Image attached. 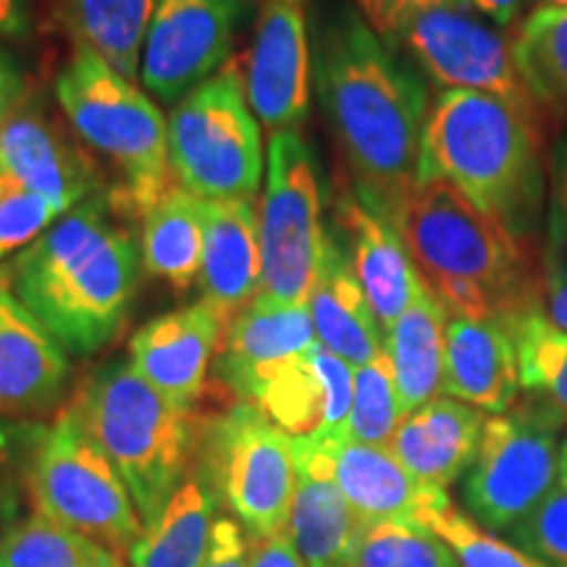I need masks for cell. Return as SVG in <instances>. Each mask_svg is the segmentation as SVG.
Masks as SVG:
<instances>
[{"label":"cell","instance_id":"6da1fadb","mask_svg":"<svg viewBox=\"0 0 567 567\" xmlns=\"http://www.w3.org/2000/svg\"><path fill=\"white\" fill-rule=\"evenodd\" d=\"M313 87L368 208L400 224L421 172L425 92L363 13L326 9L310 27Z\"/></svg>","mask_w":567,"mask_h":567},{"label":"cell","instance_id":"7a4b0ae2","mask_svg":"<svg viewBox=\"0 0 567 567\" xmlns=\"http://www.w3.org/2000/svg\"><path fill=\"white\" fill-rule=\"evenodd\" d=\"M396 229L423 284L450 316L505 326L542 316V239L517 237L452 184H417Z\"/></svg>","mask_w":567,"mask_h":567},{"label":"cell","instance_id":"3957f363","mask_svg":"<svg viewBox=\"0 0 567 567\" xmlns=\"http://www.w3.org/2000/svg\"><path fill=\"white\" fill-rule=\"evenodd\" d=\"M142 250L90 197L19 252L11 287L69 354L87 358L116 339L140 287Z\"/></svg>","mask_w":567,"mask_h":567},{"label":"cell","instance_id":"277c9868","mask_svg":"<svg viewBox=\"0 0 567 567\" xmlns=\"http://www.w3.org/2000/svg\"><path fill=\"white\" fill-rule=\"evenodd\" d=\"M547 155V132L515 105L484 92L444 90L425 116L417 184H452L517 237L538 239Z\"/></svg>","mask_w":567,"mask_h":567},{"label":"cell","instance_id":"5b68a950","mask_svg":"<svg viewBox=\"0 0 567 567\" xmlns=\"http://www.w3.org/2000/svg\"><path fill=\"white\" fill-rule=\"evenodd\" d=\"M71 408L124 478L142 526L158 520L195 467L203 429L193 410L168 402L130 360L92 373Z\"/></svg>","mask_w":567,"mask_h":567},{"label":"cell","instance_id":"8992f818","mask_svg":"<svg viewBox=\"0 0 567 567\" xmlns=\"http://www.w3.org/2000/svg\"><path fill=\"white\" fill-rule=\"evenodd\" d=\"M55 101L71 130L122 174L113 205L145 216L172 187L168 118L158 105L84 45L55 76Z\"/></svg>","mask_w":567,"mask_h":567},{"label":"cell","instance_id":"52a82bcc","mask_svg":"<svg viewBox=\"0 0 567 567\" xmlns=\"http://www.w3.org/2000/svg\"><path fill=\"white\" fill-rule=\"evenodd\" d=\"M168 163L205 203L252 200L264 179V140L237 61L197 84L168 116Z\"/></svg>","mask_w":567,"mask_h":567},{"label":"cell","instance_id":"ba28073f","mask_svg":"<svg viewBox=\"0 0 567 567\" xmlns=\"http://www.w3.org/2000/svg\"><path fill=\"white\" fill-rule=\"evenodd\" d=\"M30 492L40 515L116 555H130L145 528L124 478L71 405L42 431L32 457Z\"/></svg>","mask_w":567,"mask_h":567},{"label":"cell","instance_id":"9c48e42d","mask_svg":"<svg viewBox=\"0 0 567 567\" xmlns=\"http://www.w3.org/2000/svg\"><path fill=\"white\" fill-rule=\"evenodd\" d=\"M195 471L250 536L287 530L297 484L295 439L252 402H237L205 425Z\"/></svg>","mask_w":567,"mask_h":567},{"label":"cell","instance_id":"30bf717a","mask_svg":"<svg viewBox=\"0 0 567 567\" xmlns=\"http://www.w3.org/2000/svg\"><path fill=\"white\" fill-rule=\"evenodd\" d=\"M567 417L547 400H528L488 417L465 476V505L492 530L513 528L555 486L557 434Z\"/></svg>","mask_w":567,"mask_h":567},{"label":"cell","instance_id":"8fae6325","mask_svg":"<svg viewBox=\"0 0 567 567\" xmlns=\"http://www.w3.org/2000/svg\"><path fill=\"white\" fill-rule=\"evenodd\" d=\"M323 239L321 184L313 151L300 130L271 132L260 208V292L284 302H308Z\"/></svg>","mask_w":567,"mask_h":567},{"label":"cell","instance_id":"7c38bea8","mask_svg":"<svg viewBox=\"0 0 567 567\" xmlns=\"http://www.w3.org/2000/svg\"><path fill=\"white\" fill-rule=\"evenodd\" d=\"M396 42H402L425 74L446 90L502 97L549 134L547 122L517 74L509 40L499 27L478 19L473 9L425 11L410 21Z\"/></svg>","mask_w":567,"mask_h":567},{"label":"cell","instance_id":"4fadbf2b","mask_svg":"<svg viewBox=\"0 0 567 567\" xmlns=\"http://www.w3.org/2000/svg\"><path fill=\"white\" fill-rule=\"evenodd\" d=\"M239 0H161L155 9L140 76L163 103H179L229 63Z\"/></svg>","mask_w":567,"mask_h":567},{"label":"cell","instance_id":"5bb4252c","mask_svg":"<svg viewBox=\"0 0 567 567\" xmlns=\"http://www.w3.org/2000/svg\"><path fill=\"white\" fill-rule=\"evenodd\" d=\"M310 0H266L247 53L245 90L268 132L300 130L313 92Z\"/></svg>","mask_w":567,"mask_h":567},{"label":"cell","instance_id":"9a60e30c","mask_svg":"<svg viewBox=\"0 0 567 567\" xmlns=\"http://www.w3.org/2000/svg\"><path fill=\"white\" fill-rule=\"evenodd\" d=\"M239 394L264 410L284 434L339 444L347 439L354 368L316 344L313 350L255 375Z\"/></svg>","mask_w":567,"mask_h":567},{"label":"cell","instance_id":"2e32d148","mask_svg":"<svg viewBox=\"0 0 567 567\" xmlns=\"http://www.w3.org/2000/svg\"><path fill=\"white\" fill-rule=\"evenodd\" d=\"M69 381V358L0 268V417H38L59 405Z\"/></svg>","mask_w":567,"mask_h":567},{"label":"cell","instance_id":"e0dca14e","mask_svg":"<svg viewBox=\"0 0 567 567\" xmlns=\"http://www.w3.org/2000/svg\"><path fill=\"white\" fill-rule=\"evenodd\" d=\"M0 174L63 213L97 195L95 166L42 109L19 105L0 126Z\"/></svg>","mask_w":567,"mask_h":567},{"label":"cell","instance_id":"ac0fdd59","mask_svg":"<svg viewBox=\"0 0 567 567\" xmlns=\"http://www.w3.org/2000/svg\"><path fill=\"white\" fill-rule=\"evenodd\" d=\"M226 326L200 302L147 321L130 342V363L176 408L193 410Z\"/></svg>","mask_w":567,"mask_h":567},{"label":"cell","instance_id":"d6986e66","mask_svg":"<svg viewBox=\"0 0 567 567\" xmlns=\"http://www.w3.org/2000/svg\"><path fill=\"white\" fill-rule=\"evenodd\" d=\"M297 484L287 534L308 567H350L363 523L331 471L329 444L295 439Z\"/></svg>","mask_w":567,"mask_h":567},{"label":"cell","instance_id":"ffe728a7","mask_svg":"<svg viewBox=\"0 0 567 567\" xmlns=\"http://www.w3.org/2000/svg\"><path fill=\"white\" fill-rule=\"evenodd\" d=\"M337 226L350 245L347 260L371 302L375 321L386 334V329H392L423 289V279L410 258L405 239L396 226L368 208L358 193L339 197Z\"/></svg>","mask_w":567,"mask_h":567},{"label":"cell","instance_id":"44dd1931","mask_svg":"<svg viewBox=\"0 0 567 567\" xmlns=\"http://www.w3.org/2000/svg\"><path fill=\"white\" fill-rule=\"evenodd\" d=\"M203 205L205 247L197 276L200 300L229 326L260 295V216L252 200H203Z\"/></svg>","mask_w":567,"mask_h":567},{"label":"cell","instance_id":"7402d4cb","mask_svg":"<svg viewBox=\"0 0 567 567\" xmlns=\"http://www.w3.org/2000/svg\"><path fill=\"white\" fill-rule=\"evenodd\" d=\"M329 452L337 486L342 488L347 505L363 526L371 523L417 526V517L425 509L450 502L444 488L423 486L410 476L389 446L344 439L339 444H329Z\"/></svg>","mask_w":567,"mask_h":567},{"label":"cell","instance_id":"603a6c76","mask_svg":"<svg viewBox=\"0 0 567 567\" xmlns=\"http://www.w3.org/2000/svg\"><path fill=\"white\" fill-rule=\"evenodd\" d=\"M486 417L478 408L434 396L396 425L389 450L423 486L444 488L471 471Z\"/></svg>","mask_w":567,"mask_h":567},{"label":"cell","instance_id":"cb8c5ba5","mask_svg":"<svg viewBox=\"0 0 567 567\" xmlns=\"http://www.w3.org/2000/svg\"><path fill=\"white\" fill-rule=\"evenodd\" d=\"M520 389L517 352L505 323L452 316L446 323L442 392L486 413L502 415Z\"/></svg>","mask_w":567,"mask_h":567},{"label":"cell","instance_id":"d4e9b609","mask_svg":"<svg viewBox=\"0 0 567 567\" xmlns=\"http://www.w3.org/2000/svg\"><path fill=\"white\" fill-rule=\"evenodd\" d=\"M318 344L308 302H284L260 292L226 326L216 360L218 379L243 392L255 375Z\"/></svg>","mask_w":567,"mask_h":567},{"label":"cell","instance_id":"484cf974","mask_svg":"<svg viewBox=\"0 0 567 567\" xmlns=\"http://www.w3.org/2000/svg\"><path fill=\"white\" fill-rule=\"evenodd\" d=\"M308 310L318 344L352 368L371 363L384 352V331L375 321L371 302L347 260V252L331 231H326Z\"/></svg>","mask_w":567,"mask_h":567},{"label":"cell","instance_id":"4316f807","mask_svg":"<svg viewBox=\"0 0 567 567\" xmlns=\"http://www.w3.org/2000/svg\"><path fill=\"white\" fill-rule=\"evenodd\" d=\"M446 323L450 313L423 284L413 305L386 329L384 350L392 360L405 415L442 392Z\"/></svg>","mask_w":567,"mask_h":567},{"label":"cell","instance_id":"83f0119b","mask_svg":"<svg viewBox=\"0 0 567 567\" xmlns=\"http://www.w3.org/2000/svg\"><path fill=\"white\" fill-rule=\"evenodd\" d=\"M218 505V496L193 467L158 520L142 528L130 549L132 567H203L210 551Z\"/></svg>","mask_w":567,"mask_h":567},{"label":"cell","instance_id":"f1b7e54d","mask_svg":"<svg viewBox=\"0 0 567 567\" xmlns=\"http://www.w3.org/2000/svg\"><path fill=\"white\" fill-rule=\"evenodd\" d=\"M205 247V205L184 187L166 195L142 216V266L168 281L176 292H187L197 281Z\"/></svg>","mask_w":567,"mask_h":567},{"label":"cell","instance_id":"f546056e","mask_svg":"<svg viewBox=\"0 0 567 567\" xmlns=\"http://www.w3.org/2000/svg\"><path fill=\"white\" fill-rule=\"evenodd\" d=\"M513 61L547 130L567 126V9L538 6L509 40Z\"/></svg>","mask_w":567,"mask_h":567},{"label":"cell","instance_id":"4dcf8cb0","mask_svg":"<svg viewBox=\"0 0 567 567\" xmlns=\"http://www.w3.org/2000/svg\"><path fill=\"white\" fill-rule=\"evenodd\" d=\"M158 3L161 0H63V11L76 45L90 48L134 82Z\"/></svg>","mask_w":567,"mask_h":567},{"label":"cell","instance_id":"1f68e13d","mask_svg":"<svg viewBox=\"0 0 567 567\" xmlns=\"http://www.w3.org/2000/svg\"><path fill=\"white\" fill-rule=\"evenodd\" d=\"M0 567H124L122 555L34 513L0 542Z\"/></svg>","mask_w":567,"mask_h":567},{"label":"cell","instance_id":"d6a6232c","mask_svg":"<svg viewBox=\"0 0 567 567\" xmlns=\"http://www.w3.org/2000/svg\"><path fill=\"white\" fill-rule=\"evenodd\" d=\"M507 329L515 342L520 386L544 396L567 417V331L538 313Z\"/></svg>","mask_w":567,"mask_h":567},{"label":"cell","instance_id":"836d02e7","mask_svg":"<svg viewBox=\"0 0 567 567\" xmlns=\"http://www.w3.org/2000/svg\"><path fill=\"white\" fill-rule=\"evenodd\" d=\"M405 417L392 360L386 350L371 363L354 368V394L350 421H347V439L360 444L389 446L396 425Z\"/></svg>","mask_w":567,"mask_h":567},{"label":"cell","instance_id":"e575fe53","mask_svg":"<svg viewBox=\"0 0 567 567\" xmlns=\"http://www.w3.org/2000/svg\"><path fill=\"white\" fill-rule=\"evenodd\" d=\"M350 567H460L436 534L410 523H371L354 544Z\"/></svg>","mask_w":567,"mask_h":567},{"label":"cell","instance_id":"d590c367","mask_svg":"<svg viewBox=\"0 0 567 567\" xmlns=\"http://www.w3.org/2000/svg\"><path fill=\"white\" fill-rule=\"evenodd\" d=\"M417 526L442 538L446 547L455 551L460 567H547L542 559L478 528L471 517L452 507V502L425 509L417 517Z\"/></svg>","mask_w":567,"mask_h":567},{"label":"cell","instance_id":"8d00e7d4","mask_svg":"<svg viewBox=\"0 0 567 567\" xmlns=\"http://www.w3.org/2000/svg\"><path fill=\"white\" fill-rule=\"evenodd\" d=\"M61 216L66 213L59 205L0 174V258L11 252H24Z\"/></svg>","mask_w":567,"mask_h":567},{"label":"cell","instance_id":"74e56055","mask_svg":"<svg viewBox=\"0 0 567 567\" xmlns=\"http://www.w3.org/2000/svg\"><path fill=\"white\" fill-rule=\"evenodd\" d=\"M509 534L523 551L555 567H567V488L557 486Z\"/></svg>","mask_w":567,"mask_h":567},{"label":"cell","instance_id":"f35d334b","mask_svg":"<svg viewBox=\"0 0 567 567\" xmlns=\"http://www.w3.org/2000/svg\"><path fill=\"white\" fill-rule=\"evenodd\" d=\"M547 234L544 252L567 258V130L549 145L547 155Z\"/></svg>","mask_w":567,"mask_h":567},{"label":"cell","instance_id":"ab89813d","mask_svg":"<svg viewBox=\"0 0 567 567\" xmlns=\"http://www.w3.org/2000/svg\"><path fill=\"white\" fill-rule=\"evenodd\" d=\"M354 6L389 48L394 45L410 21L425 11L473 9L471 0H354Z\"/></svg>","mask_w":567,"mask_h":567},{"label":"cell","instance_id":"60d3db41","mask_svg":"<svg viewBox=\"0 0 567 567\" xmlns=\"http://www.w3.org/2000/svg\"><path fill=\"white\" fill-rule=\"evenodd\" d=\"M250 557V534L231 515H218L213 526V542L203 567H247Z\"/></svg>","mask_w":567,"mask_h":567},{"label":"cell","instance_id":"b9f144b4","mask_svg":"<svg viewBox=\"0 0 567 567\" xmlns=\"http://www.w3.org/2000/svg\"><path fill=\"white\" fill-rule=\"evenodd\" d=\"M542 316L551 326L567 331V258L544 252V295Z\"/></svg>","mask_w":567,"mask_h":567},{"label":"cell","instance_id":"7bdbcfd3","mask_svg":"<svg viewBox=\"0 0 567 567\" xmlns=\"http://www.w3.org/2000/svg\"><path fill=\"white\" fill-rule=\"evenodd\" d=\"M247 567H308L300 551L295 549L287 530L268 538L250 536V557Z\"/></svg>","mask_w":567,"mask_h":567},{"label":"cell","instance_id":"ee69618b","mask_svg":"<svg viewBox=\"0 0 567 567\" xmlns=\"http://www.w3.org/2000/svg\"><path fill=\"white\" fill-rule=\"evenodd\" d=\"M32 30V0H0V38L21 40Z\"/></svg>","mask_w":567,"mask_h":567},{"label":"cell","instance_id":"f6af8a7d","mask_svg":"<svg viewBox=\"0 0 567 567\" xmlns=\"http://www.w3.org/2000/svg\"><path fill=\"white\" fill-rule=\"evenodd\" d=\"M21 76L13 61L0 51V126L9 122V116L21 105Z\"/></svg>","mask_w":567,"mask_h":567},{"label":"cell","instance_id":"bcb514c9","mask_svg":"<svg viewBox=\"0 0 567 567\" xmlns=\"http://www.w3.org/2000/svg\"><path fill=\"white\" fill-rule=\"evenodd\" d=\"M471 6L473 11H478L486 21H492L494 27L505 30V27L517 24L526 0H471Z\"/></svg>","mask_w":567,"mask_h":567},{"label":"cell","instance_id":"7dc6e473","mask_svg":"<svg viewBox=\"0 0 567 567\" xmlns=\"http://www.w3.org/2000/svg\"><path fill=\"white\" fill-rule=\"evenodd\" d=\"M557 478H559V486L567 488V439H565L563 450H559V473H557Z\"/></svg>","mask_w":567,"mask_h":567},{"label":"cell","instance_id":"c3c4849f","mask_svg":"<svg viewBox=\"0 0 567 567\" xmlns=\"http://www.w3.org/2000/svg\"><path fill=\"white\" fill-rule=\"evenodd\" d=\"M544 6H557V9H567V0H547Z\"/></svg>","mask_w":567,"mask_h":567}]
</instances>
